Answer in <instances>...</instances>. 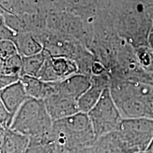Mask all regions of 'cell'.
Instances as JSON below:
<instances>
[{
    "instance_id": "obj_1",
    "label": "cell",
    "mask_w": 153,
    "mask_h": 153,
    "mask_svg": "<svg viewBox=\"0 0 153 153\" xmlns=\"http://www.w3.org/2000/svg\"><path fill=\"white\" fill-rule=\"evenodd\" d=\"M108 14L120 38L134 48L148 45L152 18L150 9L140 0L110 1Z\"/></svg>"
},
{
    "instance_id": "obj_2",
    "label": "cell",
    "mask_w": 153,
    "mask_h": 153,
    "mask_svg": "<svg viewBox=\"0 0 153 153\" xmlns=\"http://www.w3.org/2000/svg\"><path fill=\"white\" fill-rule=\"evenodd\" d=\"M109 90L123 119L153 118V85L111 78Z\"/></svg>"
},
{
    "instance_id": "obj_3",
    "label": "cell",
    "mask_w": 153,
    "mask_h": 153,
    "mask_svg": "<svg viewBox=\"0 0 153 153\" xmlns=\"http://www.w3.org/2000/svg\"><path fill=\"white\" fill-rule=\"evenodd\" d=\"M56 153H78L97 140L87 114L79 112L53 122Z\"/></svg>"
},
{
    "instance_id": "obj_4",
    "label": "cell",
    "mask_w": 153,
    "mask_h": 153,
    "mask_svg": "<svg viewBox=\"0 0 153 153\" xmlns=\"http://www.w3.org/2000/svg\"><path fill=\"white\" fill-rule=\"evenodd\" d=\"M53 122L43 101L29 98L14 116L9 128L29 138L53 140Z\"/></svg>"
},
{
    "instance_id": "obj_5",
    "label": "cell",
    "mask_w": 153,
    "mask_h": 153,
    "mask_svg": "<svg viewBox=\"0 0 153 153\" xmlns=\"http://www.w3.org/2000/svg\"><path fill=\"white\" fill-rule=\"evenodd\" d=\"M116 131L128 152H145L153 139V118L123 119Z\"/></svg>"
},
{
    "instance_id": "obj_6",
    "label": "cell",
    "mask_w": 153,
    "mask_h": 153,
    "mask_svg": "<svg viewBox=\"0 0 153 153\" xmlns=\"http://www.w3.org/2000/svg\"><path fill=\"white\" fill-rule=\"evenodd\" d=\"M87 115L97 138L116 131L123 120L109 88L105 89L97 104Z\"/></svg>"
},
{
    "instance_id": "obj_7",
    "label": "cell",
    "mask_w": 153,
    "mask_h": 153,
    "mask_svg": "<svg viewBox=\"0 0 153 153\" xmlns=\"http://www.w3.org/2000/svg\"><path fill=\"white\" fill-rule=\"evenodd\" d=\"M45 108L53 121L79 113L77 101L57 93L43 101Z\"/></svg>"
},
{
    "instance_id": "obj_8",
    "label": "cell",
    "mask_w": 153,
    "mask_h": 153,
    "mask_svg": "<svg viewBox=\"0 0 153 153\" xmlns=\"http://www.w3.org/2000/svg\"><path fill=\"white\" fill-rule=\"evenodd\" d=\"M91 85L90 76L76 73L57 82V93L77 101Z\"/></svg>"
},
{
    "instance_id": "obj_9",
    "label": "cell",
    "mask_w": 153,
    "mask_h": 153,
    "mask_svg": "<svg viewBox=\"0 0 153 153\" xmlns=\"http://www.w3.org/2000/svg\"><path fill=\"white\" fill-rule=\"evenodd\" d=\"M0 98L9 114L14 117L29 97L25 91L22 82L19 80L0 91Z\"/></svg>"
},
{
    "instance_id": "obj_10",
    "label": "cell",
    "mask_w": 153,
    "mask_h": 153,
    "mask_svg": "<svg viewBox=\"0 0 153 153\" xmlns=\"http://www.w3.org/2000/svg\"><path fill=\"white\" fill-rule=\"evenodd\" d=\"M20 81L30 99L44 101L49 97L57 93V82H45L34 76L22 75Z\"/></svg>"
},
{
    "instance_id": "obj_11",
    "label": "cell",
    "mask_w": 153,
    "mask_h": 153,
    "mask_svg": "<svg viewBox=\"0 0 153 153\" xmlns=\"http://www.w3.org/2000/svg\"><path fill=\"white\" fill-rule=\"evenodd\" d=\"M78 153H128L115 131L97 138L90 146Z\"/></svg>"
},
{
    "instance_id": "obj_12",
    "label": "cell",
    "mask_w": 153,
    "mask_h": 153,
    "mask_svg": "<svg viewBox=\"0 0 153 153\" xmlns=\"http://www.w3.org/2000/svg\"><path fill=\"white\" fill-rule=\"evenodd\" d=\"M29 140L26 135L7 128L0 143V153H24Z\"/></svg>"
},
{
    "instance_id": "obj_13",
    "label": "cell",
    "mask_w": 153,
    "mask_h": 153,
    "mask_svg": "<svg viewBox=\"0 0 153 153\" xmlns=\"http://www.w3.org/2000/svg\"><path fill=\"white\" fill-rule=\"evenodd\" d=\"M13 42L16 45L18 53L22 57L38 54L43 51V45L33 32L17 33Z\"/></svg>"
},
{
    "instance_id": "obj_14",
    "label": "cell",
    "mask_w": 153,
    "mask_h": 153,
    "mask_svg": "<svg viewBox=\"0 0 153 153\" xmlns=\"http://www.w3.org/2000/svg\"><path fill=\"white\" fill-rule=\"evenodd\" d=\"M51 66L57 82L79 73V68L75 60L67 57H53L51 55Z\"/></svg>"
},
{
    "instance_id": "obj_15",
    "label": "cell",
    "mask_w": 153,
    "mask_h": 153,
    "mask_svg": "<svg viewBox=\"0 0 153 153\" xmlns=\"http://www.w3.org/2000/svg\"><path fill=\"white\" fill-rule=\"evenodd\" d=\"M35 8L27 0H0V11L6 14L16 16L34 14Z\"/></svg>"
},
{
    "instance_id": "obj_16",
    "label": "cell",
    "mask_w": 153,
    "mask_h": 153,
    "mask_svg": "<svg viewBox=\"0 0 153 153\" xmlns=\"http://www.w3.org/2000/svg\"><path fill=\"white\" fill-rule=\"evenodd\" d=\"M47 52L43 50L38 54L27 57H22V75H28L36 77L41 70L47 56Z\"/></svg>"
},
{
    "instance_id": "obj_17",
    "label": "cell",
    "mask_w": 153,
    "mask_h": 153,
    "mask_svg": "<svg viewBox=\"0 0 153 153\" xmlns=\"http://www.w3.org/2000/svg\"><path fill=\"white\" fill-rule=\"evenodd\" d=\"M29 139V144L24 153H56V148L53 140Z\"/></svg>"
},
{
    "instance_id": "obj_18",
    "label": "cell",
    "mask_w": 153,
    "mask_h": 153,
    "mask_svg": "<svg viewBox=\"0 0 153 153\" xmlns=\"http://www.w3.org/2000/svg\"><path fill=\"white\" fill-rule=\"evenodd\" d=\"M134 49L140 65L147 73L153 76V51L152 49L149 45Z\"/></svg>"
},
{
    "instance_id": "obj_19",
    "label": "cell",
    "mask_w": 153,
    "mask_h": 153,
    "mask_svg": "<svg viewBox=\"0 0 153 153\" xmlns=\"http://www.w3.org/2000/svg\"><path fill=\"white\" fill-rule=\"evenodd\" d=\"M22 56H21L18 53V54L9 57L5 60V67L3 74L21 77L22 72Z\"/></svg>"
},
{
    "instance_id": "obj_20",
    "label": "cell",
    "mask_w": 153,
    "mask_h": 153,
    "mask_svg": "<svg viewBox=\"0 0 153 153\" xmlns=\"http://www.w3.org/2000/svg\"><path fill=\"white\" fill-rule=\"evenodd\" d=\"M16 33L14 30L9 27L6 21L4 13L0 11V41L1 40H10L14 39Z\"/></svg>"
},
{
    "instance_id": "obj_21",
    "label": "cell",
    "mask_w": 153,
    "mask_h": 153,
    "mask_svg": "<svg viewBox=\"0 0 153 153\" xmlns=\"http://www.w3.org/2000/svg\"><path fill=\"white\" fill-rule=\"evenodd\" d=\"M16 54H18V51L14 42L10 40L0 41V57L7 60Z\"/></svg>"
},
{
    "instance_id": "obj_22",
    "label": "cell",
    "mask_w": 153,
    "mask_h": 153,
    "mask_svg": "<svg viewBox=\"0 0 153 153\" xmlns=\"http://www.w3.org/2000/svg\"><path fill=\"white\" fill-rule=\"evenodd\" d=\"M13 119L14 117L9 114L0 98V123L2 124L5 128H9Z\"/></svg>"
},
{
    "instance_id": "obj_23",
    "label": "cell",
    "mask_w": 153,
    "mask_h": 153,
    "mask_svg": "<svg viewBox=\"0 0 153 153\" xmlns=\"http://www.w3.org/2000/svg\"><path fill=\"white\" fill-rule=\"evenodd\" d=\"M20 80L19 76L0 73V91Z\"/></svg>"
},
{
    "instance_id": "obj_24",
    "label": "cell",
    "mask_w": 153,
    "mask_h": 153,
    "mask_svg": "<svg viewBox=\"0 0 153 153\" xmlns=\"http://www.w3.org/2000/svg\"><path fill=\"white\" fill-rule=\"evenodd\" d=\"M140 1L144 4L150 9L151 14V12L153 11V0H140Z\"/></svg>"
},
{
    "instance_id": "obj_25",
    "label": "cell",
    "mask_w": 153,
    "mask_h": 153,
    "mask_svg": "<svg viewBox=\"0 0 153 153\" xmlns=\"http://www.w3.org/2000/svg\"><path fill=\"white\" fill-rule=\"evenodd\" d=\"M148 45L150 47V48L152 49V51H153V28L152 29V30H151L150 36H149Z\"/></svg>"
},
{
    "instance_id": "obj_26",
    "label": "cell",
    "mask_w": 153,
    "mask_h": 153,
    "mask_svg": "<svg viewBox=\"0 0 153 153\" xmlns=\"http://www.w3.org/2000/svg\"><path fill=\"white\" fill-rule=\"evenodd\" d=\"M5 59H4L3 57H0V73H4L5 67Z\"/></svg>"
},
{
    "instance_id": "obj_27",
    "label": "cell",
    "mask_w": 153,
    "mask_h": 153,
    "mask_svg": "<svg viewBox=\"0 0 153 153\" xmlns=\"http://www.w3.org/2000/svg\"><path fill=\"white\" fill-rule=\"evenodd\" d=\"M7 129V128H5L3 126L2 124L0 123V143H1V140L3 138L4 135L5 131Z\"/></svg>"
},
{
    "instance_id": "obj_28",
    "label": "cell",
    "mask_w": 153,
    "mask_h": 153,
    "mask_svg": "<svg viewBox=\"0 0 153 153\" xmlns=\"http://www.w3.org/2000/svg\"><path fill=\"white\" fill-rule=\"evenodd\" d=\"M145 153H153V139L151 141L150 144L149 145L148 148H147V150L145 151Z\"/></svg>"
},
{
    "instance_id": "obj_29",
    "label": "cell",
    "mask_w": 153,
    "mask_h": 153,
    "mask_svg": "<svg viewBox=\"0 0 153 153\" xmlns=\"http://www.w3.org/2000/svg\"><path fill=\"white\" fill-rule=\"evenodd\" d=\"M151 18H152V26H153V11L151 12Z\"/></svg>"
},
{
    "instance_id": "obj_30",
    "label": "cell",
    "mask_w": 153,
    "mask_h": 153,
    "mask_svg": "<svg viewBox=\"0 0 153 153\" xmlns=\"http://www.w3.org/2000/svg\"><path fill=\"white\" fill-rule=\"evenodd\" d=\"M108 1H112V0H108Z\"/></svg>"
},
{
    "instance_id": "obj_31",
    "label": "cell",
    "mask_w": 153,
    "mask_h": 153,
    "mask_svg": "<svg viewBox=\"0 0 153 153\" xmlns=\"http://www.w3.org/2000/svg\"><path fill=\"white\" fill-rule=\"evenodd\" d=\"M141 153H145V152H141Z\"/></svg>"
}]
</instances>
